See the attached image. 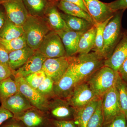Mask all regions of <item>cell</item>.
<instances>
[{
    "instance_id": "42",
    "label": "cell",
    "mask_w": 127,
    "mask_h": 127,
    "mask_svg": "<svg viewBox=\"0 0 127 127\" xmlns=\"http://www.w3.org/2000/svg\"><path fill=\"white\" fill-rule=\"evenodd\" d=\"M64 0L76 5L88 13L83 0Z\"/></svg>"
},
{
    "instance_id": "43",
    "label": "cell",
    "mask_w": 127,
    "mask_h": 127,
    "mask_svg": "<svg viewBox=\"0 0 127 127\" xmlns=\"http://www.w3.org/2000/svg\"><path fill=\"white\" fill-rule=\"evenodd\" d=\"M6 18V14L2 11H0V30L4 24Z\"/></svg>"
},
{
    "instance_id": "14",
    "label": "cell",
    "mask_w": 127,
    "mask_h": 127,
    "mask_svg": "<svg viewBox=\"0 0 127 127\" xmlns=\"http://www.w3.org/2000/svg\"><path fill=\"white\" fill-rule=\"evenodd\" d=\"M78 82V79L68 67L61 78L54 84L53 90L55 96L66 99Z\"/></svg>"
},
{
    "instance_id": "44",
    "label": "cell",
    "mask_w": 127,
    "mask_h": 127,
    "mask_svg": "<svg viewBox=\"0 0 127 127\" xmlns=\"http://www.w3.org/2000/svg\"><path fill=\"white\" fill-rule=\"evenodd\" d=\"M47 1H59L61 0H47Z\"/></svg>"
},
{
    "instance_id": "33",
    "label": "cell",
    "mask_w": 127,
    "mask_h": 127,
    "mask_svg": "<svg viewBox=\"0 0 127 127\" xmlns=\"http://www.w3.org/2000/svg\"><path fill=\"white\" fill-rule=\"evenodd\" d=\"M46 77L45 73L42 70L25 77L26 82L31 86L37 89Z\"/></svg>"
},
{
    "instance_id": "36",
    "label": "cell",
    "mask_w": 127,
    "mask_h": 127,
    "mask_svg": "<svg viewBox=\"0 0 127 127\" xmlns=\"http://www.w3.org/2000/svg\"><path fill=\"white\" fill-rule=\"evenodd\" d=\"M13 71L9 66L0 64V82L11 77Z\"/></svg>"
},
{
    "instance_id": "48",
    "label": "cell",
    "mask_w": 127,
    "mask_h": 127,
    "mask_svg": "<svg viewBox=\"0 0 127 127\" xmlns=\"http://www.w3.org/2000/svg\"><path fill=\"white\" fill-rule=\"evenodd\" d=\"M126 118H127V115H126Z\"/></svg>"
},
{
    "instance_id": "27",
    "label": "cell",
    "mask_w": 127,
    "mask_h": 127,
    "mask_svg": "<svg viewBox=\"0 0 127 127\" xmlns=\"http://www.w3.org/2000/svg\"><path fill=\"white\" fill-rule=\"evenodd\" d=\"M18 92V87L11 77L0 82V103Z\"/></svg>"
},
{
    "instance_id": "47",
    "label": "cell",
    "mask_w": 127,
    "mask_h": 127,
    "mask_svg": "<svg viewBox=\"0 0 127 127\" xmlns=\"http://www.w3.org/2000/svg\"><path fill=\"white\" fill-rule=\"evenodd\" d=\"M3 1H0V5L1 4Z\"/></svg>"
},
{
    "instance_id": "6",
    "label": "cell",
    "mask_w": 127,
    "mask_h": 127,
    "mask_svg": "<svg viewBox=\"0 0 127 127\" xmlns=\"http://www.w3.org/2000/svg\"><path fill=\"white\" fill-rule=\"evenodd\" d=\"M75 110L66 99L56 96L48 101L46 113L53 120H74Z\"/></svg>"
},
{
    "instance_id": "24",
    "label": "cell",
    "mask_w": 127,
    "mask_h": 127,
    "mask_svg": "<svg viewBox=\"0 0 127 127\" xmlns=\"http://www.w3.org/2000/svg\"><path fill=\"white\" fill-rule=\"evenodd\" d=\"M96 27L95 24L91 29L82 34L79 39L77 54L88 53L95 45Z\"/></svg>"
},
{
    "instance_id": "4",
    "label": "cell",
    "mask_w": 127,
    "mask_h": 127,
    "mask_svg": "<svg viewBox=\"0 0 127 127\" xmlns=\"http://www.w3.org/2000/svg\"><path fill=\"white\" fill-rule=\"evenodd\" d=\"M119 76L118 71L104 66L86 81L96 97L101 98L104 94L115 86Z\"/></svg>"
},
{
    "instance_id": "1",
    "label": "cell",
    "mask_w": 127,
    "mask_h": 127,
    "mask_svg": "<svg viewBox=\"0 0 127 127\" xmlns=\"http://www.w3.org/2000/svg\"><path fill=\"white\" fill-rule=\"evenodd\" d=\"M70 58L69 67L79 82L86 81L104 66V58L93 51L88 53H78Z\"/></svg>"
},
{
    "instance_id": "20",
    "label": "cell",
    "mask_w": 127,
    "mask_h": 127,
    "mask_svg": "<svg viewBox=\"0 0 127 127\" xmlns=\"http://www.w3.org/2000/svg\"><path fill=\"white\" fill-rule=\"evenodd\" d=\"M101 98L97 97L86 106L76 109L74 115L75 123L77 127H86L96 110Z\"/></svg>"
},
{
    "instance_id": "5",
    "label": "cell",
    "mask_w": 127,
    "mask_h": 127,
    "mask_svg": "<svg viewBox=\"0 0 127 127\" xmlns=\"http://www.w3.org/2000/svg\"><path fill=\"white\" fill-rule=\"evenodd\" d=\"M37 50L47 59L66 56L61 37L53 31L46 35Z\"/></svg>"
},
{
    "instance_id": "26",
    "label": "cell",
    "mask_w": 127,
    "mask_h": 127,
    "mask_svg": "<svg viewBox=\"0 0 127 127\" xmlns=\"http://www.w3.org/2000/svg\"><path fill=\"white\" fill-rule=\"evenodd\" d=\"M29 15L43 17L50 3L47 0H22Z\"/></svg>"
},
{
    "instance_id": "22",
    "label": "cell",
    "mask_w": 127,
    "mask_h": 127,
    "mask_svg": "<svg viewBox=\"0 0 127 127\" xmlns=\"http://www.w3.org/2000/svg\"><path fill=\"white\" fill-rule=\"evenodd\" d=\"M61 16L70 30L84 32L91 29L94 23L83 18L73 16L60 12Z\"/></svg>"
},
{
    "instance_id": "38",
    "label": "cell",
    "mask_w": 127,
    "mask_h": 127,
    "mask_svg": "<svg viewBox=\"0 0 127 127\" xmlns=\"http://www.w3.org/2000/svg\"><path fill=\"white\" fill-rule=\"evenodd\" d=\"M14 115L10 111L1 106L0 107V127L6 120L12 118Z\"/></svg>"
},
{
    "instance_id": "16",
    "label": "cell",
    "mask_w": 127,
    "mask_h": 127,
    "mask_svg": "<svg viewBox=\"0 0 127 127\" xmlns=\"http://www.w3.org/2000/svg\"><path fill=\"white\" fill-rule=\"evenodd\" d=\"M1 106L16 117L33 107L25 96L20 92L8 98L1 103Z\"/></svg>"
},
{
    "instance_id": "7",
    "label": "cell",
    "mask_w": 127,
    "mask_h": 127,
    "mask_svg": "<svg viewBox=\"0 0 127 127\" xmlns=\"http://www.w3.org/2000/svg\"><path fill=\"white\" fill-rule=\"evenodd\" d=\"M97 97L86 80L78 83L66 100L72 106L77 109L86 106Z\"/></svg>"
},
{
    "instance_id": "31",
    "label": "cell",
    "mask_w": 127,
    "mask_h": 127,
    "mask_svg": "<svg viewBox=\"0 0 127 127\" xmlns=\"http://www.w3.org/2000/svg\"><path fill=\"white\" fill-rule=\"evenodd\" d=\"M54 84L55 83L53 80L46 76L36 90L41 95L49 101L56 97L53 90Z\"/></svg>"
},
{
    "instance_id": "46",
    "label": "cell",
    "mask_w": 127,
    "mask_h": 127,
    "mask_svg": "<svg viewBox=\"0 0 127 127\" xmlns=\"http://www.w3.org/2000/svg\"><path fill=\"white\" fill-rule=\"evenodd\" d=\"M6 0H0V1H5Z\"/></svg>"
},
{
    "instance_id": "34",
    "label": "cell",
    "mask_w": 127,
    "mask_h": 127,
    "mask_svg": "<svg viewBox=\"0 0 127 127\" xmlns=\"http://www.w3.org/2000/svg\"><path fill=\"white\" fill-rule=\"evenodd\" d=\"M102 127H127L126 115L122 113L111 122L103 124Z\"/></svg>"
},
{
    "instance_id": "18",
    "label": "cell",
    "mask_w": 127,
    "mask_h": 127,
    "mask_svg": "<svg viewBox=\"0 0 127 127\" xmlns=\"http://www.w3.org/2000/svg\"><path fill=\"white\" fill-rule=\"evenodd\" d=\"M61 39L67 57L73 56L77 54L79 39L84 32L70 30H63L56 32Z\"/></svg>"
},
{
    "instance_id": "15",
    "label": "cell",
    "mask_w": 127,
    "mask_h": 127,
    "mask_svg": "<svg viewBox=\"0 0 127 127\" xmlns=\"http://www.w3.org/2000/svg\"><path fill=\"white\" fill-rule=\"evenodd\" d=\"M127 58V30L123 31L120 40L108 59L105 60L104 66L118 71L120 66Z\"/></svg>"
},
{
    "instance_id": "10",
    "label": "cell",
    "mask_w": 127,
    "mask_h": 127,
    "mask_svg": "<svg viewBox=\"0 0 127 127\" xmlns=\"http://www.w3.org/2000/svg\"><path fill=\"white\" fill-rule=\"evenodd\" d=\"M13 118L21 121L26 127H54L46 112L34 107Z\"/></svg>"
},
{
    "instance_id": "41",
    "label": "cell",
    "mask_w": 127,
    "mask_h": 127,
    "mask_svg": "<svg viewBox=\"0 0 127 127\" xmlns=\"http://www.w3.org/2000/svg\"><path fill=\"white\" fill-rule=\"evenodd\" d=\"M120 77L123 80L127 78V58L122 64L118 71Z\"/></svg>"
},
{
    "instance_id": "8",
    "label": "cell",
    "mask_w": 127,
    "mask_h": 127,
    "mask_svg": "<svg viewBox=\"0 0 127 127\" xmlns=\"http://www.w3.org/2000/svg\"><path fill=\"white\" fill-rule=\"evenodd\" d=\"M101 100L103 125L111 122L123 113L115 86L103 95Z\"/></svg>"
},
{
    "instance_id": "29",
    "label": "cell",
    "mask_w": 127,
    "mask_h": 127,
    "mask_svg": "<svg viewBox=\"0 0 127 127\" xmlns=\"http://www.w3.org/2000/svg\"><path fill=\"white\" fill-rule=\"evenodd\" d=\"M0 43L9 53L22 49L27 46L25 35L11 40H6L0 37Z\"/></svg>"
},
{
    "instance_id": "28",
    "label": "cell",
    "mask_w": 127,
    "mask_h": 127,
    "mask_svg": "<svg viewBox=\"0 0 127 127\" xmlns=\"http://www.w3.org/2000/svg\"><path fill=\"white\" fill-rule=\"evenodd\" d=\"M118 95L122 111L125 115H127V87L126 83L120 75L115 85Z\"/></svg>"
},
{
    "instance_id": "30",
    "label": "cell",
    "mask_w": 127,
    "mask_h": 127,
    "mask_svg": "<svg viewBox=\"0 0 127 127\" xmlns=\"http://www.w3.org/2000/svg\"><path fill=\"white\" fill-rule=\"evenodd\" d=\"M113 16L102 23L95 24L96 27V36L95 45L92 51L95 52L101 56L103 45V32L104 28Z\"/></svg>"
},
{
    "instance_id": "9",
    "label": "cell",
    "mask_w": 127,
    "mask_h": 127,
    "mask_svg": "<svg viewBox=\"0 0 127 127\" xmlns=\"http://www.w3.org/2000/svg\"><path fill=\"white\" fill-rule=\"evenodd\" d=\"M14 78L18 91L27 98L32 106L47 112L48 109V100L41 95L36 89L31 86L24 78Z\"/></svg>"
},
{
    "instance_id": "40",
    "label": "cell",
    "mask_w": 127,
    "mask_h": 127,
    "mask_svg": "<svg viewBox=\"0 0 127 127\" xmlns=\"http://www.w3.org/2000/svg\"><path fill=\"white\" fill-rule=\"evenodd\" d=\"M9 53L0 43V63L9 66Z\"/></svg>"
},
{
    "instance_id": "11",
    "label": "cell",
    "mask_w": 127,
    "mask_h": 127,
    "mask_svg": "<svg viewBox=\"0 0 127 127\" xmlns=\"http://www.w3.org/2000/svg\"><path fill=\"white\" fill-rule=\"evenodd\" d=\"M70 64V57L47 58L44 62L42 70L46 76L57 83L65 73Z\"/></svg>"
},
{
    "instance_id": "2",
    "label": "cell",
    "mask_w": 127,
    "mask_h": 127,
    "mask_svg": "<svg viewBox=\"0 0 127 127\" xmlns=\"http://www.w3.org/2000/svg\"><path fill=\"white\" fill-rule=\"evenodd\" d=\"M28 46L36 51L43 38L51 31L44 17L29 15L22 26Z\"/></svg>"
},
{
    "instance_id": "13",
    "label": "cell",
    "mask_w": 127,
    "mask_h": 127,
    "mask_svg": "<svg viewBox=\"0 0 127 127\" xmlns=\"http://www.w3.org/2000/svg\"><path fill=\"white\" fill-rule=\"evenodd\" d=\"M84 4L94 24L101 23L111 18L115 12L107 4L99 0H83Z\"/></svg>"
},
{
    "instance_id": "39",
    "label": "cell",
    "mask_w": 127,
    "mask_h": 127,
    "mask_svg": "<svg viewBox=\"0 0 127 127\" xmlns=\"http://www.w3.org/2000/svg\"><path fill=\"white\" fill-rule=\"evenodd\" d=\"M1 127H26L20 120L12 118L5 122Z\"/></svg>"
},
{
    "instance_id": "32",
    "label": "cell",
    "mask_w": 127,
    "mask_h": 127,
    "mask_svg": "<svg viewBox=\"0 0 127 127\" xmlns=\"http://www.w3.org/2000/svg\"><path fill=\"white\" fill-rule=\"evenodd\" d=\"M103 118L101 109V98L92 117L89 121L86 127H102Z\"/></svg>"
},
{
    "instance_id": "45",
    "label": "cell",
    "mask_w": 127,
    "mask_h": 127,
    "mask_svg": "<svg viewBox=\"0 0 127 127\" xmlns=\"http://www.w3.org/2000/svg\"><path fill=\"white\" fill-rule=\"evenodd\" d=\"M124 81L125 82V83H126V85H127V79H126L125 80H124Z\"/></svg>"
},
{
    "instance_id": "25",
    "label": "cell",
    "mask_w": 127,
    "mask_h": 127,
    "mask_svg": "<svg viewBox=\"0 0 127 127\" xmlns=\"http://www.w3.org/2000/svg\"><path fill=\"white\" fill-rule=\"evenodd\" d=\"M24 34L22 26L16 25L7 18L0 30V37L6 40H11L18 38Z\"/></svg>"
},
{
    "instance_id": "21",
    "label": "cell",
    "mask_w": 127,
    "mask_h": 127,
    "mask_svg": "<svg viewBox=\"0 0 127 127\" xmlns=\"http://www.w3.org/2000/svg\"><path fill=\"white\" fill-rule=\"evenodd\" d=\"M34 51L28 46L9 53V66L12 71L20 68L34 54Z\"/></svg>"
},
{
    "instance_id": "12",
    "label": "cell",
    "mask_w": 127,
    "mask_h": 127,
    "mask_svg": "<svg viewBox=\"0 0 127 127\" xmlns=\"http://www.w3.org/2000/svg\"><path fill=\"white\" fill-rule=\"evenodd\" d=\"M1 5L7 19L16 25L23 26L29 14L22 0H8L3 1Z\"/></svg>"
},
{
    "instance_id": "23",
    "label": "cell",
    "mask_w": 127,
    "mask_h": 127,
    "mask_svg": "<svg viewBox=\"0 0 127 127\" xmlns=\"http://www.w3.org/2000/svg\"><path fill=\"white\" fill-rule=\"evenodd\" d=\"M56 5L58 8L65 14L83 18L94 24L89 14L76 5L64 0L59 1Z\"/></svg>"
},
{
    "instance_id": "3",
    "label": "cell",
    "mask_w": 127,
    "mask_h": 127,
    "mask_svg": "<svg viewBox=\"0 0 127 127\" xmlns=\"http://www.w3.org/2000/svg\"><path fill=\"white\" fill-rule=\"evenodd\" d=\"M124 11H116L104 28L101 55L105 60L111 56L122 37L123 31L122 18Z\"/></svg>"
},
{
    "instance_id": "49",
    "label": "cell",
    "mask_w": 127,
    "mask_h": 127,
    "mask_svg": "<svg viewBox=\"0 0 127 127\" xmlns=\"http://www.w3.org/2000/svg\"></svg>"
},
{
    "instance_id": "35",
    "label": "cell",
    "mask_w": 127,
    "mask_h": 127,
    "mask_svg": "<svg viewBox=\"0 0 127 127\" xmlns=\"http://www.w3.org/2000/svg\"><path fill=\"white\" fill-rule=\"evenodd\" d=\"M107 3L111 10L114 12L120 10L125 11L127 9V0H116Z\"/></svg>"
},
{
    "instance_id": "19",
    "label": "cell",
    "mask_w": 127,
    "mask_h": 127,
    "mask_svg": "<svg viewBox=\"0 0 127 127\" xmlns=\"http://www.w3.org/2000/svg\"><path fill=\"white\" fill-rule=\"evenodd\" d=\"M44 17L51 31L57 32L63 30H70L62 17L57 5L49 4Z\"/></svg>"
},
{
    "instance_id": "37",
    "label": "cell",
    "mask_w": 127,
    "mask_h": 127,
    "mask_svg": "<svg viewBox=\"0 0 127 127\" xmlns=\"http://www.w3.org/2000/svg\"><path fill=\"white\" fill-rule=\"evenodd\" d=\"M54 127H77L74 120H57L52 119Z\"/></svg>"
},
{
    "instance_id": "17",
    "label": "cell",
    "mask_w": 127,
    "mask_h": 127,
    "mask_svg": "<svg viewBox=\"0 0 127 127\" xmlns=\"http://www.w3.org/2000/svg\"><path fill=\"white\" fill-rule=\"evenodd\" d=\"M46 59L37 50L35 51L24 65L16 70L13 71L12 76L14 77H24L41 70Z\"/></svg>"
}]
</instances>
